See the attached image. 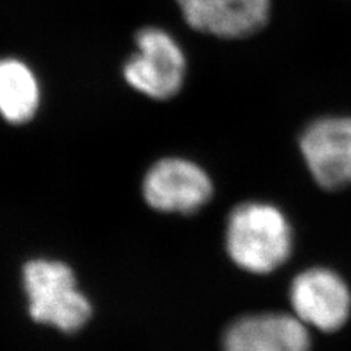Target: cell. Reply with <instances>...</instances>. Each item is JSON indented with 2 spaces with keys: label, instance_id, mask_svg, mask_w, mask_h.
I'll return each instance as SVG.
<instances>
[{
  "label": "cell",
  "instance_id": "5b68a950",
  "mask_svg": "<svg viewBox=\"0 0 351 351\" xmlns=\"http://www.w3.org/2000/svg\"><path fill=\"white\" fill-rule=\"evenodd\" d=\"M312 179L325 191L351 186V117L328 116L307 126L299 141Z\"/></svg>",
  "mask_w": 351,
  "mask_h": 351
},
{
  "label": "cell",
  "instance_id": "52a82bcc",
  "mask_svg": "<svg viewBox=\"0 0 351 351\" xmlns=\"http://www.w3.org/2000/svg\"><path fill=\"white\" fill-rule=\"evenodd\" d=\"M294 316L324 332L341 329L351 312V294L344 280L328 268H309L291 282Z\"/></svg>",
  "mask_w": 351,
  "mask_h": 351
},
{
  "label": "cell",
  "instance_id": "3957f363",
  "mask_svg": "<svg viewBox=\"0 0 351 351\" xmlns=\"http://www.w3.org/2000/svg\"><path fill=\"white\" fill-rule=\"evenodd\" d=\"M122 73L135 93L152 101L169 103L188 84V53L171 29L145 25L135 32V51L125 60Z\"/></svg>",
  "mask_w": 351,
  "mask_h": 351
},
{
  "label": "cell",
  "instance_id": "ba28073f",
  "mask_svg": "<svg viewBox=\"0 0 351 351\" xmlns=\"http://www.w3.org/2000/svg\"><path fill=\"white\" fill-rule=\"evenodd\" d=\"M223 351H311V334L294 315H246L227 326Z\"/></svg>",
  "mask_w": 351,
  "mask_h": 351
},
{
  "label": "cell",
  "instance_id": "277c9868",
  "mask_svg": "<svg viewBox=\"0 0 351 351\" xmlns=\"http://www.w3.org/2000/svg\"><path fill=\"white\" fill-rule=\"evenodd\" d=\"M142 199L151 211L166 217H191L211 202V176L195 160L167 154L147 169L141 182Z\"/></svg>",
  "mask_w": 351,
  "mask_h": 351
},
{
  "label": "cell",
  "instance_id": "6da1fadb",
  "mask_svg": "<svg viewBox=\"0 0 351 351\" xmlns=\"http://www.w3.org/2000/svg\"><path fill=\"white\" fill-rule=\"evenodd\" d=\"M226 250L240 269L269 274L291 255V226L280 208L271 204H240L227 219Z\"/></svg>",
  "mask_w": 351,
  "mask_h": 351
},
{
  "label": "cell",
  "instance_id": "9c48e42d",
  "mask_svg": "<svg viewBox=\"0 0 351 351\" xmlns=\"http://www.w3.org/2000/svg\"><path fill=\"white\" fill-rule=\"evenodd\" d=\"M43 101V88L37 72L24 59L0 58V117L12 126L34 120Z\"/></svg>",
  "mask_w": 351,
  "mask_h": 351
},
{
  "label": "cell",
  "instance_id": "7a4b0ae2",
  "mask_svg": "<svg viewBox=\"0 0 351 351\" xmlns=\"http://www.w3.org/2000/svg\"><path fill=\"white\" fill-rule=\"evenodd\" d=\"M32 321L73 334L93 316V306L78 289L75 271L59 258L34 256L21 269Z\"/></svg>",
  "mask_w": 351,
  "mask_h": 351
},
{
  "label": "cell",
  "instance_id": "8992f818",
  "mask_svg": "<svg viewBox=\"0 0 351 351\" xmlns=\"http://www.w3.org/2000/svg\"><path fill=\"white\" fill-rule=\"evenodd\" d=\"M183 24L221 40L255 36L268 24L271 0H174Z\"/></svg>",
  "mask_w": 351,
  "mask_h": 351
}]
</instances>
